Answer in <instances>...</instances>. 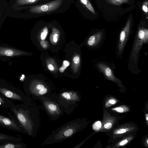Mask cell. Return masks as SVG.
<instances>
[{
	"label": "cell",
	"instance_id": "obj_18",
	"mask_svg": "<svg viewBox=\"0 0 148 148\" xmlns=\"http://www.w3.org/2000/svg\"><path fill=\"white\" fill-rule=\"evenodd\" d=\"M69 64V63L68 61L66 60L63 61L62 66L59 69V71L61 73L63 72Z\"/></svg>",
	"mask_w": 148,
	"mask_h": 148
},
{
	"label": "cell",
	"instance_id": "obj_3",
	"mask_svg": "<svg viewBox=\"0 0 148 148\" xmlns=\"http://www.w3.org/2000/svg\"><path fill=\"white\" fill-rule=\"evenodd\" d=\"M49 98L58 103L64 113L70 115L77 107L81 97L77 91L63 90L55 92Z\"/></svg>",
	"mask_w": 148,
	"mask_h": 148
},
{
	"label": "cell",
	"instance_id": "obj_15",
	"mask_svg": "<svg viewBox=\"0 0 148 148\" xmlns=\"http://www.w3.org/2000/svg\"><path fill=\"white\" fill-rule=\"evenodd\" d=\"M93 14H95V10L91 4L88 0H79Z\"/></svg>",
	"mask_w": 148,
	"mask_h": 148
},
{
	"label": "cell",
	"instance_id": "obj_2",
	"mask_svg": "<svg viewBox=\"0 0 148 148\" xmlns=\"http://www.w3.org/2000/svg\"><path fill=\"white\" fill-rule=\"evenodd\" d=\"M83 120L80 119H76L67 122L53 130L41 145H51L62 142L79 132L83 128Z\"/></svg>",
	"mask_w": 148,
	"mask_h": 148
},
{
	"label": "cell",
	"instance_id": "obj_8",
	"mask_svg": "<svg viewBox=\"0 0 148 148\" xmlns=\"http://www.w3.org/2000/svg\"><path fill=\"white\" fill-rule=\"evenodd\" d=\"M131 19L127 21L124 27L120 32L118 45V51L119 53H122L128 37L130 28Z\"/></svg>",
	"mask_w": 148,
	"mask_h": 148
},
{
	"label": "cell",
	"instance_id": "obj_9",
	"mask_svg": "<svg viewBox=\"0 0 148 148\" xmlns=\"http://www.w3.org/2000/svg\"><path fill=\"white\" fill-rule=\"evenodd\" d=\"M0 93L7 97L13 100H18L25 102L29 98L24 94H18L7 88L0 87Z\"/></svg>",
	"mask_w": 148,
	"mask_h": 148
},
{
	"label": "cell",
	"instance_id": "obj_27",
	"mask_svg": "<svg viewBox=\"0 0 148 148\" xmlns=\"http://www.w3.org/2000/svg\"><path fill=\"white\" fill-rule=\"evenodd\" d=\"M128 142V141L127 139L121 141L119 143L120 145H123L126 144Z\"/></svg>",
	"mask_w": 148,
	"mask_h": 148
},
{
	"label": "cell",
	"instance_id": "obj_29",
	"mask_svg": "<svg viewBox=\"0 0 148 148\" xmlns=\"http://www.w3.org/2000/svg\"><path fill=\"white\" fill-rule=\"evenodd\" d=\"M108 102L112 104H115L116 103L115 100L113 99H110L109 100Z\"/></svg>",
	"mask_w": 148,
	"mask_h": 148
},
{
	"label": "cell",
	"instance_id": "obj_22",
	"mask_svg": "<svg viewBox=\"0 0 148 148\" xmlns=\"http://www.w3.org/2000/svg\"><path fill=\"white\" fill-rule=\"evenodd\" d=\"M73 60L74 63L78 64L80 63V59L79 56H76L73 57Z\"/></svg>",
	"mask_w": 148,
	"mask_h": 148
},
{
	"label": "cell",
	"instance_id": "obj_24",
	"mask_svg": "<svg viewBox=\"0 0 148 148\" xmlns=\"http://www.w3.org/2000/svg\"><path fill=\"white\" fill-rule=\"evenodd\" d=\"M105 128L107 129L110 128L112 127V124L111 123H108L104 125Z\"/></svg>",
	"mask_w": 148,
	"mask_h": 148
},
{
	"label": "cell",
	"instance_id": "obj_11",
	"mask_svg": "<svg viewBox=\"0 0 148 148\" xmlns=\"http://www.w3.org/2000/svg\"><path fill=\"white\" fill-rule=\"evenodd\" d=\"M102 32H99L90 36L87 41V44L90 46L95 47L100 42L103 37Z\"/></svg>",
	"mask_w": 148,
	"mask_h": 148
},
{
	"label": "cell",
	"instance_id": "obj_17",
	"mask_svg": "<svg viewBox=\"0 0 148 148\" xmlns=\"http://www.w3.org/2000/svg\"><path fill=\"white\" fill-rule=\"evenodd\" d=\"M40 0H18L17 2L18 4L20 5H25L35 3Z\"/></svg>",
	"mask_w": 148,
	"mask_h": 148
},
{
	"label": "cell",
	"instance_id": "obj_4",
	"mask_svg": "<svg viewBox=\"0 0 148 148\" xmlns=\"http://www.w3.org/2000/svg\"><path fill=\"white\" fill-rule=\"evenodd\" d=\"M34 100L40 101V108L46 112L51 121L58 120L64 114L58 103L50 98L40 97L36 98Z\"/></svg>",
	"mask_w": 148,
	"mask_h": 148
},
{
	"label": "cell",
	"instance_id": "obj_28",
	"mask_svg": "<svg viewBox=\"0 0 148 148\" xmlns=\"http://www.w3.org/2000/svg\"><path fill=\"white\" fill-rule=\"evenodd\" d=\"M58 35L57 33H55L54 35L53 40L55 42H56L58 40Z\"/></svg>",
	"mask_w": 148,
	"mask_h": 148
},
{
	"label": "cell",
	"instance_id": "obj_21",
	"mask_svg": "<svg viewBox=\"0 0 148 148\" xmlns=\"http://www.w3.org/2000/svg\"><path fill=\"white\" fill-rule=\"evenodd\" d=\"M148 2L146 1L144 2L142 6V10L145 13H147L148 11Z\"/></svg>",
	"mask_w": 148,
	"mask_h": 148
},
{
	"label": "cell",
	"instance_id": "obj_23",
	"mask_svg": "<svg viewBox=\"0 0 148 148\" xmlns=\"http://www.w3.org/2000/svg\"><path fill=\"white\" fill-rule=\"evenodd\" d=\"M112 109L119 112L122 113L124 112L123 108L121 107H117Z\"/></svg>",
	"mask_w": 148,
	"mask_h": 148
},
{
	"label": "cell",
	"instance_id": "obj_20",
	"mask_svg": "<svg viewBox=\"0 0 148 148\" xmlns=\"http://www.w3.org/2000/svg\"><path fill=\"white\" fill-rule=\"evenodd\" d=\"M101 126V123L100 121H98L95 122L92 125V128L94 130H99Z\"/></svg>",
	"mask_w": 148,
	"mask_h": 148
},
{
	"label": "cell",
	"instance_id": "obj_13",
	"mask_svg": "<svg viewBox=\"0 0 148 148\" xmlns=\"http://www.w3.org/2000/svg\"><path fill=\"white\" fill-rule=\"evenodd\" d=\"M26 144L23 143L18 142H8L0 144V148H26Z\"/></svg>",
	"mask_w": 148,
	"mask_h": 148
},
{
	"label": "cell",
	"instance_id": "obj_19",
	"mask_svg": "<svg viewBox=\"0 0 148 148\" xmlns=\"http://www.w3.org/2000/svg\"><path fill=\"white\" fill-rule=\"evenodd\" d=\"M48 32L47 28V27H45L42 32L40 35V38L41 40H43L45 39L46 37Z\"/></svg>",
	"mask_w": 148,
	"mask_h": 148
},
{
	"label": "cell",
	"instance_id": "obj_6",
	"mask_svg": "<svg viewBox=\"0 0 148 148\" xmlns=\"http://www.w3.org/2000/svg\"><path fill=\"white\" fill-rule=\"evenodd\" d=\"M63 0H56L46 4L33 6L30 9L31 12L40 13L49 12L56 10L62 5Z\"/></svg>",
	"mask_w": 148,
	"mask_h": 148
},
{
	"label": "cell",
	"instance_id": "obj_26",
	"mask_svg": "<svg viewBox=\"0 0 148 148\" xmlns=\"http://www.w3.org/2000/svg\"><path fill=\"white\" fill-rule=\"evenodd\" d=\"M48 69L51 71H53L54 70V66L51 64H49L48 65Z\"/></svg>",
	"mask_w": 148,
	"mask_h": 148
},
{
	"label": "cell",
	"instance_id": "obj_25",
	"mask_svg": "<svg viewBox=\"0 0 148 148\" xmlns=\"http://www.w3.org/2000/svg\"><path fill=\"white\" fill-rule=\"evenodd\" d=\"M126 132V130L125 129H121L118 130L116 132V133L118 134H121L125 133Z\"/></svg>",
	"mask_w": 148,
	"mask_h": 148
},
{
	"label": "cell",
	"instance_id": "obj_1",
	"mask_svg": "<svg viewBox=\"0 0 148 148\" xmlns=\"http://www.w3.org/2000/svg\"><path fill=\"white\" fill-rule=\"evenodd\" d=\"M25 134L35 137L40 125L39 107L31 97L21 105L13 103L10 107Z\"/></svg>",
	"mask_w": 148,
	"mask_h": 148
},
{
	"label": "cell",
	"instance_id": "obj_16",
	"mask_svg": "<svg viewBox=\"0 0 148 148\" xmlns=\"http://www.w3.org/2000/svg\"><path fill=\"white\" fill-rule=\"evenodd\" d=\"M106 1L112 4L119 5L123 3H128L129 0H106Z\"/></svg>",
	"mask_w": 148,
	"mask_h": 148
},
{
	"label": "cell",
	"instance_id": "obj_12",
	"mask_svg": "<svg viewBox=\"0 0 148 148\" xmlns=\"http://www.w3.org/2000/svg\"><path fill=\"white\" fill-rule=\"evenodd\" d=\"M22 139V138L16 137L0 133V144L8 142H18Z\"/></svg>",
	"mask_w": 148,
	"mask_h": 148
},
{
	"label": "cell",
	"instance_id": "obj_10",
	"mask_svg": "<svg viewBox=\"0 0 148 148\" xmlns=\"http://www.w3.org/2000/svg\"><path fill=\"white\" fill-rule=\"evenodd\" d=\"M24 52L16 49L0 47V56L13 57L23 55Z\"/></svg>",
	"mask_w": 148,
	"mask_h": 148
},
{
	"label": "cell",
	"instance_id": "obj_30",
	"mask_svg": "<svg viewBox=\"0 0 148 148\" xmlns=\"http://www.w3.org/2000/svg\"><path fill=\"white\" fill-rule=\"evenodd\" d=\"M146 119H147V121H148V114H146Z\"/></svg>",
	"mask_w": 148,
	"mask_h": 148
},
{
	"label": "cell",
	"instance_id": "obj_5",
	"mask_svg": "<svg viewBox=\"0 0 148 148\" xmlns=\"http://www.w3.org/2000/svg\"><path fill=\"white\" fill-rule=\"evenodd\" d=\"M148 41V29L143 28L139 29L136 37L131 56V59L134 62L137 61L143 44L144 43H147Z\"/></svg>",
	"mask_w": 148,
	"mask_h": 148
},
{
	"label": "cell",
	"instance_id": "obj_31",
	"mask_svg": "<svg viewBox=\"0 0 148 148\" xmlns=\"http://www.w3.org/2000/svg\"><path fill=\"white\" fill-rule=\"evenodd\" d=\"M148 139H147V144H148Z\"/></svg>",
	"mask_w": 148,
	"mask_h": 148
},
{
	"label": "cell",
	"instance_id": "obj_14",
	"mask_svg": "<svg viewBox=\"0 0 148 148\" xmlns=\"http://www.w3.org/2000/svg\"><path fill=\"white\" fill-rule=\"evenodd\" d=\"M13 104L12 101L0 93V108L10 107Z\"/></svg>",
	"mask_w": 148,
	"mask_h": 148
},
{
	"label": "cell",
	"instance_id": "obj_7",
	"mask_svg": "<svg viewBox=\"0 0 148 148\" xmlns=\"http://www.w3.org/2000/svg\"><path fill=\"white\" fill-rule=\"evenodd\" d=\"M0 125L7 129L25 133L21 126L14 120L0 114Z\"/></svg>",
	"mask_w": 148,
	"mask_h": 148
}]
</instances>
